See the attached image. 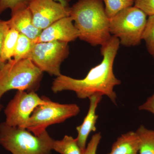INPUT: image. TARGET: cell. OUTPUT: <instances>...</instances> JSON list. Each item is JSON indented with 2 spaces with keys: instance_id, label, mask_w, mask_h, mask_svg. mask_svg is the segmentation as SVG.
<instances>
[{
  "instance_id": "cell-4",
  "label": "cell",
  "mask_w": 154,
  "mask_h": 154,
  "mask_svg": "<svg viewBox=\"0 0 154 154\" xmlns=\"http://www.w3.org/2000/svg\"><path fill=\"white\" fill-rule=\"evenodd\" d=\"M42 75L43 72L29 58L18 61L12 59L1 65L0 101L3 95L11 90L36 92Z\"/></svg>"
},
{
  "instance_id": "cell-9",
  "label": "cell",
  "mask_w": 154,
  "mask_h": 154,
  "mask_svg": "<svg viewBox=\"0 0 154 154\" xmlns=\"http://www.w3.org/2000/svg\"><path fill=\"white\" fill-rule=\"evenodd\" d=\"M28 7L33 24L42 30L61 19L70 16V8L54 0H29Z\"/></svg>"
},
{
  "instance_id": "cell-22",
  "label": "cell",
  "mask_w": 154,
  "mask_h": 154,
  "mask_svg": "<svg viewBox=\"0 0 154 154\" xmlns=\"http://www.w3.org/2000/svg\"><path fill=\"white\" fill-rule=\"evenodd\" d=\"M102 139L101 133L93 135L83 154H96L97 149Z\"/></svg>"
},
{
  "instance_id": "cell-7",
  "label": "cell",
  "mask_w": 154,
  "mask_h": 154,
  "mask_svg": "<svg viewBox=\"0 0 154 154\" xmlns=\"http://www.w3.org/2000/svg\"><path fill=\"white\" fill-rule=\"evenodd\" d=\"M69 54L68 43L59 41L35 43L30 58L42 72L59 76L60 66Z\"/></svg>"
},
{
  "instance_id": "cell-13",
  "label": "cell",
  "mask_w": 154,
  "mask_h": 154,
  "mask_svg": "<svg viewBox=\"0 0 154 154\" xmlns=\"http://www.w3.org/2000/svg\"><path fill=\"white\" fill-rule=\"evenodd\" d=\"M140 139L136 132L130 131L117 138L107 154H138Z\"/></svg>"
},
{
  "instance_id": "cell-18",
  "label": "cell",
  "mask_w": 154,
  "mask_h": 154,
  "mask_svg": "<svg viewBox=\"0 0 154 154\" xmlns=\"http://www.w3.org/2000/svg\"><path fill=\"white\" fill-rule=\"evenodd\" d=\"M105 12L109 19H111L125 9L134 6V0H102Z\"/></svg>"
},
{
  "instance_id": "cell-25",
  "label": "cell",
  "mask_w": 154,
  "mask_h": 154,
  "mask_svg": "<svg viewBox=\"0 0 154 154\" xmlns=\"http://www.w3.org/2000/svg\"><path fill=\"white\" fill-rule=\"evenodd\" d=\"M55 2H58L63 4H68L67 2H66V0H54Z\"/></svg>"
},
{
  "instance_id": "cell-21",
  "label": "cell",
  "mask_w": 154,
  "mask_h": 154,
  "mask_svg": "<svg viewBox=\"0 0 154 154\" xmlns=\"http://www.w3.org/2000/svg\"><path fill=\"white\" fill-rule=\"evenodd\" d=\"M134 6L144 12L147 16H154V0H134Z\"/></svg>"
},
{
  "instance_id": "cell-20",
  "label": "cell",
  "mask_w": 154,
  "mask_h": 154,
  "mask_svg": "<svg viewBox=\"0 0 154 154\" xmlns=\"http://www.w3.org/2000/svg\"><path fill=\"white\" fill-rule=\"evenodd\" d=\"M29 0H0V14L8 9L11 13L28 7Z\"/></svg>"
},
{
  "instance_id": "cell-12",
  "label": "cell",
  "mask_w": 154,
  "mask_h": 154,
  "mask_svg": "<svg viewBox=\"0 0 154 154\" xmlns=\"http://www.w3.org/2000/svg\"><path fill=\"white\" fill-rule=\"evenodd\" d=\"M8 21L10 28H14L20 34L34 41L42 31L33 24L32 14L28 6L11 13V18Z\"/></svg>"
},
{
  "instance_id": "cell-15",
  "label": "cell",
  "mask_w": 154,
  "mask_h": 154,
  "mask_svg": "<svg viewBox=\"0 0 154 154\" xmlns=\"http://www.w3.org/2000/svg\"><path fill=\"white\" fill-rule=\"evenodd\" d=\"M53 150L60 154H83V152L78 144L76 138L65 135L63 138L54 140Z\"/></svg>"
},
{
  "instance_id": "cell-1",
  "label": "cell",
  "mask_w": 154,
  "mask_h": 154,
  "mask_svg": "<svg viewBox=\"0 0 154 154\" xmlns=\"http://www.w3.org/2000/svg\"><path fill=\"white\" fill-rule=\"evenodd\" d=\"M118 38L111 36L101 46L103 59L100 63L89 71L86 76L81 79L61 74L56 77L51 86L54 94L63 91L75 92L78 98L85 99L96 94L106 96L116 105L117 96L114 88L121 84L113 72V64L119 49Z\"/></svg>"
},
{
  "instance_id": "cell-11",
  "label": "cell",
  "mask_w": 154,
  "mask_h": 154,
  "mask_svg": "<svg viewBox=\"0 0 154 154\" xmlns=\"http://www.w3.org/2000/svg\"><path fill=\"white\" fill-rule=\"evenodd\" d=\"M102 96L96 94L89 98L90 106L87 115L82 123L76 127L78 136L76 138L78 144L84 152L85 149L87 140L90 133L96 131V125L99 116L96 113L98 105L102 100Z\"/></svg>"
},
{
  "instance_id": "cell-26",
  "label": "cell",
  "mask_w": 154,
  "mask_h": 154,
  "mask_svg": "<svg viewBox=\"0 0 154 154\" xmlns=\"http://www.w3.org/2000/svg\"><path fill=\"white\" fill-rule=\"evenodd\" d=\"M1 65H2V64H1ZM1 64H0V69H1Z\"/></svg>"
},
{
  "instance_id": "cell-8",
  "label": "cell",
  "mask_w": 154,
  "mask_h": 154,
  "mask_svg": "<svg viewBox=\"0 0 154 154\" xmlns=\"http://www.w3.org/2000/svg\"><path fill=\"white\" fill-rule=\"evenodd\" d=\"M46 102L45 96L40 97L35 92L17 91L5 109V122L10 126L26 128L35 108Z\"/></svg>"
},
{
  "instance_id": "cell-10",
  "label": "cell",
  "mask_w": 154,
  "mask_h": 154,
  "mask_svg": "<svg viewBox=\"0 0 154 154\" xmlns=\"http://www.w3.org/2000/svg\"><path fill=\"white\" fill-rule=\"evenodd\" d=\"M79 33L70 17L57 20L42 30L35 43L59 41L69 42L79 38Z\"/></svg>"
},
{
  "instance_id": "cell-17",
  "label": "cell",
  "mask_w": 154,
  "mask_h": 154,
  "mask_svg": "<svg viewBox=\"0 0 154 154\" xmlns=\"http://www.w3.org/2000/svg\"><path fill=\"white\" fill-rule=\"evenodd\" d=\"M35 43L32 39L19 34L15 48L13 59L15 61L30 58Z\"/></svg>"
},
{
  "instance_id": "cell-23",
  "label": "cell",
  "mask_w": 154,
  "mask_h": 154,
  "mask_svg": "<svg viewBox=\"0 0 154 154\" xmlns=\"http://www.w3.org/2000/svg\"><path fill=\"white\" fill-rule=\"evenodd\" d=\"M10 28L8 21H4L0 19V64H2L1 63V54L2 46L4 38L8 30Z\"/></svg>"
},
{
  "instance_id": "cell-6",
  "label": "cell",
  "mask_w": 154,
  "mask_h": 154,
  "mask_svg": "<svg viewBox=\"0 0 154 154\" xmlns=\"http://www.w3.org/2000/svg\"><path fill=\"white\" fill-rule=\"evenodd\" d=\"M45 104L38 105L30 116L26 129L36 136L46 131L50 125L62 123L80 112L75 104H60L53 102L45 96Z\"/></svg>"
},
{
  "instance_id": "cell-5",
  "label": "cell",
  "mask_w": 154,
  "mask_h": 154,
  "mask_svg": "<svg viewBox=\"0 0 154 154\" xmlns=\"http://www.w3.org/2000/svg\"><path fill=\"white\" fill-rule=\"evenodd\" d=\"M147 16L134 6L125 9L110 19V33L118 38L120 45L125 47L139 45L142 40Z\"/></svg>"
},
{
  "instance_id": "cell-14",
  "label": "cell",
  "mask_w": 154,
  "mask_h": 154,
  "mask_svg": "<svg viewBox=\"0 0 154 154\" xmlns=\"http://www.w3.org/2000/svg\"><path fill=\"white\" fill-rule=\"evenodd\" d=\"M20 33L16 29L10 28L6 33L2 46L1 60L2 64L12 60Z\"/></svg>"
},
{
  "instance_id": "cell-16",
  "label": "cell",
  "mask_w": 154,
  "mask_h": 154,
  "mask_svg": "<svg viewBox=\"0 0 154 154\" xmlns=\"http://www.w3.org/2000/svg\"><path fill=\"white\" fill-rule=\"evenodd\" d=\"M140 139L139 154H154V131L141 125L136 131Z\"/></svg>"
},
{
  "instance_id": "cell-19",
  "label": "cell",
  "mask_w": 154,
  "mask_h": 154,
  "mask_svg": "<svg viewBox=\"0 0 154 154\" xmlns=\"http://www.w3.org/2000/svg\"><path fill=\"white\" fill-rule=\"evenodd\" d=\"M142 39L145 42L148 51L154 58V16L148 17Z\"/></svg>"
},
{
  "instance_id": "cell-27",
  "label": "cell",
  "mask_w": 154,
  "mask_h": 154,
  "mask_svg": "<svg viewBox=\"0 0 154 154\" xmlns=\"http://www.w3.org/2000/svg\"><path fill=\"white\" fill-rule=\"evenodd\" d=\"M0 109H1V108H0Z\"/></svg>"
},
{
  "instance_id": "cell-24",
  "label": "cell",
  "mask_w": 154,
  "mask_h": 154,
  "mask_svg": "<svg viewBox=\"0 0 154 154\" xmlns=\"http://www.w3.org/2000/svg\"><path fill=\"white\" fill-rule=\"evenodd\" d=\"M140 110H146L154 115V94L147 99L143 104L139 107Z\"/></svg>"
},
{
  "instance_id": "cell-2",
  "label": "cell",
  "mask_w": 154,
  "mask_h": 154,
  "mask_svg": "<svg viewBox=\"0 0 154 154\" xmlns=\"http://www.w3.org/2000/svg\"><path fill=\"white\" fill-rule=\"evenodd\" d=\"M70 17L79 31V38L92 46H102L112 36L102 0H78L70 8Z\"/></svg>"
},
{
  "instance_id": "cell-3",
  "label": "cell",
  "mask_w": 154,
  "mask_h": 154,
  "mask_svg": "<svg viewBox=\"0 0 154 154\" xmlns=\"http://www.w3.org/2000/svg\"><path fill=\"white\" fill-rule=\"evenodd\" d=\"M54 140L47 131L36 136L26 128L0 124V144L12 154H51Z\"/></svg>"
}]
</instances>
